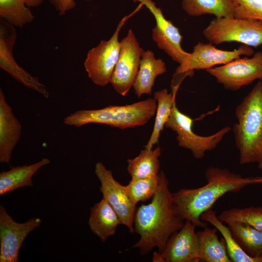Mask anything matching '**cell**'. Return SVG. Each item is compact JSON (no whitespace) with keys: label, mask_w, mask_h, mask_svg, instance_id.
<instances>
[{"label":"cell","mask_w":262,"mask_h":262,"mask_svg":"<svg viewBox=\"0 0 262 262\" xmlns=\"http://www.w3.org/2000/svg\"><path fill=\"white\" fill-rule=\"evenodd\" d=\"M160 175L159 187L151 201L142 204L136 209L134 215L133 231L140 237L133 247L139 249L142 255L154 247L161 253L169 237L184 223L176 210L173 193L169 190L165 174L161 171Z\"/></svg>","instance_id":"obj_1"},{"label":"cell","mask_w":262,"mask_h":262,"mask_svg":"<svg viewBox=\"0 0 262 262\" xmlns=\"http://www.w3.org/2000/svg\"><path fill=\"white\" fill-rule=\"evenodd\" d=\"M205 176L207 183L195 189H181L173 193L174 204L179 216L196 227L209 225L200 217L222 196L228 192H237L251 184L262 183V177L243 178L226 169L208 167Z\"/></svg>","instance_id":"obj_2"},{"label":"cell","mask_w":262,"mask_h":262,"mask_svg":"<svg viewBox=\"0 0 262 262\" xmlns=\"http://www.w3.org/2000/svg\"><path fill=\"white\" fill-rule=\"evenodd\" d=\"M233 132L242 164L262 162V81L236 107Z\"/></svg>","instance_id":"obj_3"},{"label":"cell","mask_w":262,"mask_h":262,"mask_svg":"<svg viewBox=\"0 0 262 262\" xmlns=\"http://www.w3.org/2000/svg\"><path fill=\"white\" fill-rule=\"evenodd\" d=\"M156 108V100L149 98L126 105L77 111L65 117L63 123L76 127L98 123L121 129L134 128L147 124L155 115Z\"/></svg>","instance_id":"obj_4"},{"label":"cell","mask_w":262,"mask_h":262,"mask_svg":"<svg viewBox=\"0 0 262 262\" xmlns=\"http://www.w3.org/2000/svg\"><path fill=\"white\" fill-rule=\"evenodd\" d=\"M210 43L236 42L257 48L262 45V22L232 17L214 18L203 31Z\"/></svg>","instance_id":"obj_5"},{"label":"cell","mask_w":262,"mask_h":262,"mask_svg":"<svg viewBox=\"0 0 262 262\" xmlns=\"http://www.w3.org/2000/svg\"><path fill=\"white\" fill-rule=\"evenodd\" d=\"M143 5L140 3L135 11L119 21L115 32L108 40H101L87 53L84 66L89 78L97 85L104 86L110 83L112 75L120 51L119 32L124 24Z\"/></svg>","instance_id":"obj_6"},{"label":"cell","mask_w":262,"mask_h":262,"mask_svg":"<svg viewBox=\"0 0 262 262\" xmlns=\"http://www.w3.org/2000/svg\"><path fill=\"white\" fill-rule=\"evenodd\" d=\"M193 121L190 116L179 110L175 100L165 127L177 133L179 146L190 150L196 159L202 158L207 151L213 150L231 130L229 127H226L212 135L201 136L193 131Z\"/></svg>","instance_id":"obj_7"},{"label":"cell","mask_w":262,"mask_h":262,"mask_svg":"<svg viewBox=\"0 0 262 262\" xmlns=\"http://www.w3.org/2000/svg\"><path fill=\"white\" fill-rule=\"evenodd\" d=\"M251 47L243 45L233 50H222L213 44L198 42L177 68L173 78L179 77L178 82L195 69H208L215 66L226 64L242 55L251 56L254 53Z\"/></svg>","instance_id":"obj_8"},{"label":"cell","mask_w":262,"mask_h":262,"mask_svg":"<svg viewBox=\"0 0 262 262\" xmlns=\"http://www.w3.org/2000/svg\"><path fill=\"white\" fill-rule=\"evenodd\" d=\"M206 70L225 89L238 90L256 80H262V51L255 52L251 58H239Z\"/></svg>","instance_id":"obj_9"},{"label":"cell","mask_w":262,"mask_h":262,"mask_svg":"<svg viewBox=\"0 0 262 262\" xmlns=\"http://www.w3.org/2000/svg\"><path fill=\"white\" fill-rule=\"evenodd\" d=\"M144 51L130 29L120 41L119 57L110 81L114 89L122 96L133 86Z\"/></svg>","instance_id":"obj_10"},{"label":"cell","mask_w":262,"mask_h":262,"mask_svg":"<svg viewBox=\"0 0 262 262\" xmlns=\"http://www.w3.org/2000/svg\"><path fill=\"white\" fill-rule=\"evenodd\" d=\"M95 173L101 183L99 189L102 198L116 212L121 224L127 227L132 233L136 205L131 200L125 186L115 180L112 171L107 169L101 162L95 164Z\"/></svg>","instance_id":"obj_11"},{"label":"cell","mask_w":262,"mask_h":262,"mask_svg":"<svg viewBox=\"0 0 262 262\" xmlns=\"http://www.w3.org/2000/svg\"><path fill=\"white\" fill-rule=\"evenodd\" d=\"M13 25L3 19L0 23V67L25 87L35 91L48 98L49 93L39 79L32 76L16 62L13 48L16 38Z\"/></svg>","instance_id":"obj_12"},{"label":"cell","mask_w":262,"mask_h":262,"mask_svg":"<svg viewBox=\"0 0 262 262\" xmlns=\"http://www.w3.org/2000/svg\"><path fill=\"white\" fill-rule=\"evenodd\" d=\"M42 222L39 218H32L18 223L0 206V262H18V254L27 235Z\"/></svg>","instance_id":"obj_13"},{"label":"cell","mask_w":262,"mask_h":262,"mask_svg":"<svg viewBox=\"0 0 262 262\" xmlns=\"http://www.w3.org/2000/svg\"><path fill=\"white\" fill-rule=\"evenodd\" d=\"M132 0L140 2L152 13L156 20V26L152 29L153 40L172 60L180 64L189 52L184 51L181 47L183 37L179 29L165 18L161 9L157 7L152 0Z\"/></svg>","instance_id":"obj_14"},{"label":"cell","mask_w":262,"mask_h":262,"mask_svg":"<svg viewBox=\"0 0 262 262\" xmlns=\"http://www.w3.org/2000/svg\"><path fill=\"white\" fill-rule=\"evenodd\" d=\"M196 226L186 220L169 237L160 253L164 262H199V243Z\"/></svg>","instance_id":"obj_15"},{"label":"cell","mask_w":262,"mask_h":262,"mask_svg":"<svg viewBox=\"0 0 262 262\" xmlns=\"http://www.w3.org/2000/svg\"><path fill=\"white\" fill-rule=\"evenodd\" d=\"M22 133V125L0 89V162L9 164Z\"/></svg>","instance_id":"obj_16"},{"label":"cell","mask_w":262,"mask_h":262,"mask_svg":"<svg viewBox=\"0 0 262 262\" xmlns=\"http://www.w3.org/2000/svg\"><path fill=\"white\" fill-rule=\"evenodd\" d=\"M88 223L92 232L103 242L114 235L121 224L116 212L103 198L91 208Z\"/></svg>","instance_id":"obj_17"},{"label":"cell","mask_w":262,"mask_h":262,"mask_svg":"<svg viewBox=\"0 0 262 262\" xmlns=\"http://www.w3.org/2000/svg\"><path fill=\"white\" fill-rule=\"evenodd\" d=\"M166 72V67L162 59H156L151 50L144 51L132 86L137 96L151 94L156 78Z\"/></svg>","instance_id":"obj_18"},{"label":"cell","mask_w":262,"mask_h":262,"mask_svg":"<svg viewBox=\"0 0 262 262\" xmlns=\"http://www.w3.org/2000/svg\"><path fill=\"white\" fill-rule=\"evenodd\" d=\"M49 159L43 158L30 165L16 166L0 173V195L23 187L33 186L32 177L42 167L49 164Z\"/></svg>","instance_id":"obj_19"},{"label":"cell","mask_w":262,"mask_h":262,"mask_svg":"<svg viewBox=\"0 0 262 262\" xmlns=\"http://www.w3.org/2000/svg\"><path fill=\"white\" fill-rule=\"evenodd\" d=\"M218 230L207 226L197 232L199 243V258L203 262H231L223 238L220 240Z\"/></svg>","instance_id":"obj_20"},{"label":"cell","mask_w":262,"mask_h":262,"mask_svg":"<svg viewBox=\"0 0 262 262\" xmlns=\"http://www.w3.org/2000/svg\"><path fill=\"white\" fill-rule=\"evenodd\" d=\"M200 219L202 221L213 225L222 234L231 262H262V255L259 257H252L242 249L232 236L229 227L218 218L215 212L212 208L203 212Z\"/></svg>","instance_id":"obj_21"},{"label":"cell","mask_w":262,"mask_h":262,"mask_svg":"<svg viewBox=\"0 0 262 262\" xmlns=\"http://www.w3.org/2000/svg\"><path fill=\"white\" fill-rule=\"evenodd\" d=\"M239 246L252 257L262 255V231L244 222L230 221L226 223Z\"/></svg>","instance_id":"obj_22"},{"label":"cell","mask_w":262,"mask_h":262,"mask_svg":"<svg viewBox=\"0 0 262 262\" xmlns=\"http://www.w3.org/2000/svg\"><path fill=\"white\" fill-rule=\"evenodd\" d=\"M181 7L191 16L209 14L216 18L234 17L232 0H182Z\"/></svg>","instance_id":"obj_23"},{"label":"cell","mask_w":262,"mask_h":262,"mask_svg":"<svg viewBox=\"0 0 262 262\" xmlns=\"http://www.w3.org/2000/svg\"><path fill=\"white\" fill-rule=\"evenodd\" d=\"M160 147L154 149L145 148L133 159L127 160V170L131 179H144L158 175L160 169Z\"/></svg>","instance_id":"obj_24"},{"label":"cell","mask_w":262,"mask_h":262,"mask_svg":"<svg viewBox=\"0 0 262 262\" xmlns=\"http://www.w3.org/2000/svg\"><path fill=\"white\" fill-rule=\"evenodd\" d=\"M176 95L172 92L168 93L166 89L154 93V98L157 102L155 122L145 148H152L153 146L158 143L160 134L170 116Z\"/></svg>","instance_id":"obj_25"},{"label":"cell","mask_w":262,"mask_h":262,"mask_svg":"<svg viewBox=\"0 0 262 262\" xmlns=\"http://www.w3.org/2000/svg\"><path fill=\"white\" fill-rule=\"evenodd\" d=\"M0 16L10 24L19 27L34 18L24 0H0Z\"/></svg>","instance_id":"obj_26"},{"label":"cell","mask_w":262,"mask_h":262,"mask_svg":"<svg viewBox=\"0 0 262 262\" xmlns=\"http://www.w3.org/2000/svg\"><path fill=\"white\" fill-rule=\"evenodd\" d=\"M160 180V174L147 178L131 179L125 188L132 201L136 205L153 197L158 191Z\"/></svg>","instance_id":"obj_27"},{"label":"cell","mask_w":262,"mask_h":262,"mask_svg":"<svg viewBox=\"0 0 262 262\" xmlns=\"http://www.w3.org/2000/svg\"><path fill=\"white\" fill-rule=\"evenodd\" d=\"M218 217L223 223L241 221L262 231V207H261L231 208L222 211Z\"/></svg>","instance_id":"obj_28"},{"label":"cell","mask_w":262,"mask_h":262,"mask_svg":"<svg viewBox=\"0 0 262 262\" xmlns=\"http://www.w3.org/2000/svg\"><path fill=\"white\" fill-rule=\"evenodd\" d=\"M234 17L262 22V0H232Z\"/></svg>","instance_id":"obj_29"},{"label":"cell","mask_w":262,"mask_h":262,"mask_svg":"<svg viewBox=\"0 0 262 262\" xmlns=\"http://www.w3.org/2000/svg\"><path fill=\"white\" fill-rule=\"evenodd\" d=\"M53 5L55 9L61 15L73 9L76 5L74 0H49Z\"/></svg>","instance_id":"obj_30"},{"label":"cell","mask_w":262,"mask_h":262,"mask_svg":"<svg viewBox=\"0 0 262 262\" xmlns=\"http://www.w3.org/2000/svg\"><path fill=\"white\" fill-rule=\"evenodd\" d=\"M29 7H36L41 4L45 0H24Z\"/></svg>","instance_id":"obj_31"},{"label":"cell","mask_w":262,"mask_h":262,"mask_svg":"<svg viewBox=\"0 0 262 262\" xmlns=\"http://www.w3.org/2000/svg\"><path fill=\"white\" fill-rule=\"evenodd\" d=\"M152 260L153 262H164L160 253L159 252H155L153 253Z\"/></svg>","instance_id":"obj_32"},{"label":"cell","mask_w":262,"mask_h":262,"mask_svg":"<svg viewBox=\"0 0 262 262\" xmlns=\"http://www.w3.org/2000/svg\"><path fill=\"white\" fill-rule=\"evenodd\" d=\"M258 167L260 169L262 170V162L258 164Z\"/></svg>","instance_id":"obj_33"},{"label":"cell","mask_w":262,"mask_h":262,"mask_svg":"<svg viewBox=\"0 0 262 262\" xmlns=\"http://www.w3.org/2000/svg\"></svg>","instance_id":"obj_34"}]
</instances>
